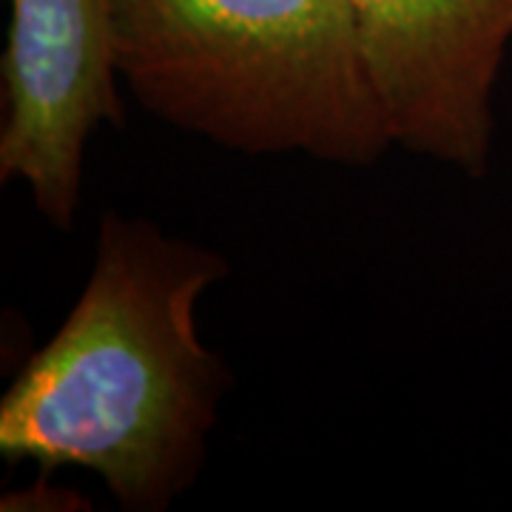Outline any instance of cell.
Masks as SVG:
<instances>
[{"label":"cell","mask_w":512,"mask_h":512,"mask_svg":"<svg viewBox=\"0 0 512 512\" xmlns=\"http://www.w3.org/2000/svg\"><path fill=\"white\" fill-rule=\"evenodd\" d=\"M117 0H12L3 77L0 183H20L57 231L83 202L86 148L123 126Z\"/></svg>","instance_id":"obj_3"},{"label":"cell","mask_w":512,"mask_h":512,"mask_svg":"<svg viewBox=\"0 0 512 512\" xmlns=\"http://www.w3.org/2000/svg\"><path fill=\"white\" fill-rule=\"evenodd\" d=\"M220 251L106 211L92 274L0 402V453L83 467L128 512H165L200 478L231 373L200 333Z\"/></svg>","instance_id":"obj_1"},{"label":"cell","mask_w":512,"mask_h":512,"mask_svg":"<svg viewBox=\"0 0 512 512\" xmlns=\"http://www.w3.org/2000/svg\"><path fill=\"white\" fill-rule=\"evenodd\" d=\"M393 146L481 180L512 0H348Z\"/></svg>","instance_id":"obj_4"},{"label":"cell","mask_w":512,"mask_h":512,"mask_svg":"<svg viewBox=\"0 0 512 512\" xmlns=\"http://www.w3.org/2000/svg\"><path fill=\"white\" fill-rule=\"evenodd\" d=\"M117 74L165 126L348 168L393 148L348 0H117Z\"/></svg>","instance_id":"obj_2"}]
</instances>
